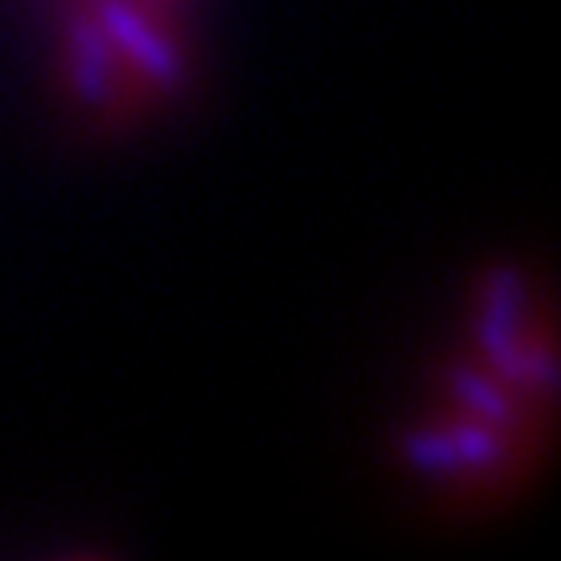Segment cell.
<instances>
[{
	"label": "cell",
	"mask_w": 561,
	"mask_h": 561,
	"mask_svg": "<svg viewBox=\"0 0 561 561\" xmlns=\"http://www.w3.org/2000/svg\"><path fill=\"white\" fill-rule=\"evenodd\" d=\"M558 417V347L542 280L495 262L468 280L437 363L390 433V465L417 500L491 511L546 465Z\"/></svg>",
	"instance_id": "1"
},
{
	"label": "cell",
	"mask_w": 561,
	"mask_h": 561,
	"mask_svg": "<svg viewBox=\"0 0 561 561\" xmlns=\"http://www.w3.org/2000/svg\"><path fill=\"white\" fill-rule=\"evenodd\" d=\"M187 0H62L51 32V94L62 122L122 140L168 122L199 90Z\"/></svg>",
	"instance_id": "2"
}]
</instances>
